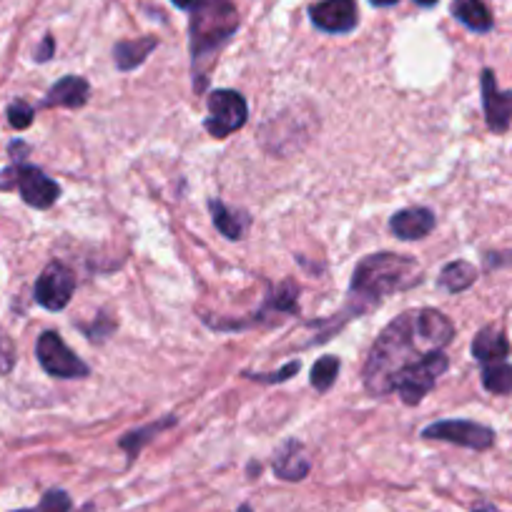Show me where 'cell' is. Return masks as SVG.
I'll return each instance as SVG.
<instances>
[{"label": "cell", "instance_id": "obj_1", "mask_svg": "<svg viewBox=\"0 0 512 512\" xmlns=\"http://www.w3.org/2000/svg\"><path fill=\"white\" fill-rule=\"evenodd\" d=\"M455 327L437 309L405 312L384 327L364 364V387L369 395H390V382L400 369L420 362L427 354L440 352L452 342Z\"/></svg>", "mask_w": 512, "mask_h": 512}, {"label": "cell", "instance_id": "obj_2", "mask_svg": "<svg viewBox=\"0 0 512 512\" xmlns=\"http://www.w3.org/2000/svg\"><path fill=\"white\" fill-rule=\"evenodd\" d=\"M422 282V267L400 254H372L357 264L352 277V289H349V317L367 312L374 304L382 302L387 294L405 292L415 284Z\"/></svg>", "mask_w": 512, "mask_h": 512}, {"label": "cell", "instance_id": "obj_3", "mask_svg": "<svg viewBox=\"0 0 512 512\" xmlns=\"http://www.w3.org/2000/svg\"><path fill=\"white\" fill-rule=\"evenodd\" d=\"M239 28V13L231 0H201L191 11V56H194V86L204 88L209 68L219 48Z\"/></svg>", "mask_w": 512, "mask_h": 512}, {"label": "cell", "instance_id": "obj_4", "mask_svg": "<svg viewBox=\"0 0 512 512\" xmlns=\"http://www.w3.org/2000/svg\"><path fill=\"white\" fill-rule=\"evenodd\" d=\"M447 367H450V359H447V354L442 349L440 352L427 354L425 359H420V362L410 364V367L400 369L395 374V379L390 382V392H397L405 405H420L427 392L437 384V379L447 372Z\"/></svg>", "mask_w": 512, "mask_h": 512}, {"label": "cell", "instance_id": "obj_5", "mask_svg": "<svg viewBox=\"0 0 512 512\" xmlns=\"http://www.w3.org/2000/svg\"><path fill=\"white\" fill-rule=\"evenodd\" d=\"M0 189L21 191L23 201L33 209H48V206L56 204V199L61 196V186L53 179H48L41 169L28 164H16L11 169L0 171Z\"/></svg>", "mask_w": 512, "mask_h": 512}, {"label": "cell", "instance_id": "obj_6", "mask_svg": "<svg viewBox=\"0 0 512 512\" xmlns=\"http://www.w3.org/2000/svg\"><path fill=\"white\" fill-rule=\"evenodd\" d=\"M246 101L241 93L221 88L209 96V118H206V131L214 139H226L229 134L239 131L246 123Z\"/></svg>", "mask_w": 512, "mask_h": 512}, {"label": "cell", "instance_id": "obj_7", "mask_svg": "<svg viewBox=\"0 0 512 512\" xmlns=\"http://www.w3.org/2000/svg\"><path fill=\"white\" fill-rule=\"evenodd\" d=\"M36 354L41 367L46 369L51 377H58V379L88 377V364L83 362L81 357H76L56 332H43L41 337H38Z\"/></svg>", "mask_w": 512, "mask_h": 512}, {"label": "cell", "instance_id": "obj_8", "mask_svg": "<svg viewBox=\"0 0 512 512\" xmlns=\"http://www.w3.org/2000/svg\"><path fill=\"white\" fill-rule=\"evenodd\" d=\"M422 437H427V440L452 442V445L470 447V450H490L492 442H495V432H492L490 427L470 420L435 422V425L425 427Z\"/></svg>", "mask_w": 512, "mask_h": 512}, {"label": "cell", "instance_id": "obj_9", "mask_svg": "<svg viewBox=\"0 0 512 512\" xmlns=\"http://www.w3.org/2000/svg\"><path fill=\"white\" fill-rule=\"evenodd\" d=\"M76 292V274L61 262H51L36 282V302L51 312H61Z\"/></svg>", "mask_w": 512, "mask_h": 512}, {"label": "cell", "instance_id": "obj_10", "mask_svg": "<svg viewBox=\"0 0 512 512\" xmlns=\"http://www.w3.org/2000/svg\"><path fill=\"white\" fill-rule=\"evenodd\" d=\"M482 108L492 134H505L512 123V91H500L495 73L490 68L482 71Z\"/></svg>", "mask_w": 512, "mask_h": 512}, {"label": "cell", "instance_id": "obj_11", "mask_svg": "<svg viewBox=\"0 0 512 512\" xmlns=\"http://www.w3.org/2000/svg\"><path fill=\"white\" fill-rule=\"evenodd\" d=\"M312 23L319 31L349 33L357 26V6L354 0H322L309 8Z\"/></svg>", "mask_w": 512, "mask_h": 512}, {"label": "cell", "instance_id": "obj_12", "mask_svg": "<svg viewBox=\"0 0 512 512\" xmlns=\"http://www.w3.org/2000/svg\"><path fill=\"white\" fill-rule=\"evenodd\" d=\"M390 229L397 239L415 241L425 239L432 229H435V214L425 206H412V209H402L392 216Z\"/></svg>", "mask_w": 512, "mask_h": 512}, {"label": "cell", "instance_id": "obj_13", "mask_svg": "<svg viewBox=\"0 0 512 512\" xmlns=\"http://www.w3.org/2000/svg\"><path fill=\"white\" fill-rule=\"evenodd\" d=\"M309 467H312V462H309L302 442L297 440L284 442L277 450V455H274V472H277V477H282V480H304V477L309 475Z\"/></svg>", "mask_w": 512, "mask_h": 512}, {"label": "cell", "instance_id": "obj_14", "mask_svg": "<svg viewBox=\"0 0 512 512\" xmlns=\"http://www.w3.org/2000/svg\"><path fill=\"white\" fill-rule=\"evenodd\" d=\"M510 354V342H507L505 332L500 327H485L477 332L475 342H472V357L482 364H495L505 362Z\"/></svg>", "mask_w": 512, "mask_h": 512}, {"label": "cell", "instance_id": "obj_15", "mask_svg": "<svg viewBox=\"0 0 512 512\" xmlns=\"http://www.w3.org/2000/svg\"><path fill=\"white\" fill-rule=\"evenodd\" d=\"M88 101V81L78 76H66L48 91L43 98V106H63V108H81Z\"/></svg>", "mask_w": 512, "mask_h": 512}, {"label": "cell", "instance_id": "obj_16", "mask_svg": "<svg viewBox=\"0 0 512 512\" xmlns=\"http://www.w3.org/2000/svg\"><path fill=\"white\" fill-rule=\"evenodd\" d=\"M452 16L475 33L492 31V13L482 0H452Z\"/></svg>", "mask_w": 512, "mask_h": 512}, {"label": "cell", "instance_id": "obj_17", "mask_svg": "<svg viewBox=\"0 0 512 512\" xmlns=\"http://www.w3.org/2000/svg\"><path fill=\"white\" fill-rule=\"evenodd\" d=\"M156 46H159V41L151 36L139 38V41H121L113 48V56H116V63L121 71H131V68L141 66Z\"/></svg>", "mask_w": 512, "mask_h": 512}, {"label": "cell", "instance_id": "obj_18", "mask_svg": "<svg viewBox=\"0 0 512 512\" xmlns=\"http://www.w3.org/2000/svg\"><path fill=\"white\" fill-rule=\"evenodd\" d=\"M209 206L211 214H214L216 229H219L226 239H241V236L246 234V229H249V216H246L244 211L229 209V206L221 204V201H211Z\"/></svg>", "mask_w": 512, "mask_h": 512}, {"label": "cell", "instance_id": "obj_19", "mask_svg": "<svg viewBox=\"0 0 512 512\" xmlns=\"http://www.w3.org/2000/svg\"><path fill=\"white\" fill-rule=\"evenodd\" d=\"M477 279V269L467 262H452L442 269L440 274V287L447 289V292L457 294V292H465L475 284Z\"/></svg>", "mask_w": 512, "mask_h": 512}, {"label": "cell", "instance_id": "obj_20", "mask_svg": "<svg viewBox=\"0 0 512 512\" xmlns=\"http://www.w3.org/2000/svg\"><path fill=\"white\" fill-rule=\"evenodd\" d=\"M482 387L492 392V395H512V364H485V369H482Z\"/></svg>", "mask_w": 512, "mask_h": 512}, {"label": "cell", "instance_id": "obj_21", "mask_svg": "<svg viewBox=\"0 0 512 512\" xmlns=\"http://www.w3.org/2000/svg\"><path fill=\"white\" fill-rule=\"evenodd\" d=\"M339 367H342L339 357H322V359H319V362L312 367V384H314V387H317L319 392H327L329 387L334 384V379H337Z\"/></svg>", "mask_w": 512, "mask_h": 512}, {"label": "cell", "instance_id": "obj_22", "mask_svg": "<svg viewBox=\"0 0 512 512\" xmlns=\"http://www.w3.org/2000/svg\"><path fill=\"white\" fill-rule=\"evenodd\" d=\"M174 422H176L174 417H169V420H166V422H159V425H151V427H146V430L128 432V435L121 440V447H123V450H128V455H131V460H134V457L139 455L141 445H144V442L149 440V435H156V432L166 430V427H171V425H174Z\"/></svg>", "mask_w": 512, "mask_h": 512}, {"label": "cell", "instance_id": "obj_23", "mask_svg": "<svg viewBox=\"0 0 512 512\" xmlns=\"http://www.w3.org/2000/svg\"><path fill=\"white\" fill-rule=\"evenodd\" d=\"M73 502L66 490H48L43 495L41 505L31 507V510H13V512H71Z\"/></svg>", "mask_w": 512, "mask_h": 512}, {"label": "cell", "instance_id": "obj_24", "mask_svg": "<svg viewBox=\"0 0 512 512\" xmlns=\"http://www.w3.org/2000/svg\"><path fill=\"white\" fill-rule=\"evenodd\" d=\"M33 116H36V111H33L26 101H16L8 106V123H11L13 128H18V131L31 126Z\"/></svg>", "mask_w": 512, "mask_h": 512}, {"label": "cell", "instance_id": "obj_25", "mask_svg": "<svg viewBox=\"0 0 512 512\" xmlns=\"http://www.w3.org/2000/svg\"><path fill=\"white\" fill-rule=\"evenodd\" d=\"M16 364V344L8 334L0 332V374H8Z\"/></svg>", "mask_w": 512, "mask_h": 512}, {"label": "cell", "instance_id": "obj_26", "mask_svg": "<svg viewBox=\"0 0 512 512\" xmlns=\"http://www.w3.org/2000/svg\"><path fill=\"white\" fill-rule=\"evenodd\" d=\"M299 372V362H289L287 367L279 369V372H267V374H251L246 372V377L256 379V382H264V384H274V382H287L292 374Z\"/></svg>", "mask_w": 512, "mask_h": 512}, {"label": "cell", "instance_id": "obj_27", "mask_svg": "<svg viewBox=\"0 0 512 512\" xmlns=\"http://www.w3.org/2000/svg\"><path fill=\"white\" fill-rule=\"evenodd\" d=\"M53 48H56V41H53L51 36H46V38H43L41 48H38V51H36V61H38V63L48 61V58L53 56Z\"/></svg>", "mask_w": 512, "mask_h": 512}, {"label": "cell", "instance_id": "obj_28", "mask_svg": "<svg viewBox=\"0 0 512 512\" xmlns=\"http://www.w3.org/2000/svg\"><path fill=\"white\" fill-rule=\"evenodd\" d=\"M171 3H174V6H179V8H184V11H194L201 0H171Z\"/></svg>", "mask_w": 512, "mask_h": 512}, {"label": "cell", "instance_id": "obj_29", "mask_svg": "<svg viewBox=\"0 0 512 512\" xmlns=\"http://www.w3.org/2000/svg\"><path fill=\"white\" fill-rule=\"evenodd\" d=\"M472 512H500V510H497L495 505H490V502H475V505H472Z\"/></svg>", "mask_w": 512, "mask_h": 512}, {"label": "cell", "instance_id": "obj_30", "mask_svg": "<svg viewBox=\"0 0 512 512\" xmlns=\"http://www.w3.org/2000/svg\"><path fill=\"white\" fill-rule=\"evenodd\" d=\"M369 3H374V6L387 8V6H395V3H400V0H369Z\"/></svg>", "mask_w": 512, "mask_h": 512}, {"label": "cell", "instance_id": "obj_31", "mask_svg": "<svg viewBox=\"0 0 512 512\" xmlns=\"http://www.w3.org/2000/svg\"><path fill=\"white\" fill-rule=\"evenodd\" d=\"M417 3H420V6H435L437 0H417Z\"/></svg>", "mask_w": 512, "mask_h": 512}, {"label": "cell", "instance_id": "obj_32", "mask_svg": "<svg viewBox=\"0 0 512 512\" xmlns=\"http://www.w3.org/2000/svg\"><path fill=\"white\" fill-rule=\"evenodd\" d=\"M241 512H251V510H249V507H246V505H244V507H241Z\"/></svg>", "mask_w": 512, "mask_h": 512}]
</instances>
